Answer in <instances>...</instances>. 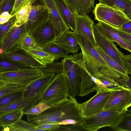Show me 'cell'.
<instances>
[{"label": "cell", "instance_id": "2e32d148", "mask_svg": "<svg viewBox=\"0 0 131 131\" xmlns=\"http://www.w3.org/2000/svg\"><path fill=\"white\" fill-rule=\"evenodd\" d=\"M75 26L73 31L84 37L93 45H96L93 34L94 21L87 15H74Z\"/></svg>", "mask_w": 131, "mask_h": 131}, {"label": "cell", "instance_id": "d6a6232c", "mask_svg": "<svg viewBox=\"0 0 131 131\" xmlns=\"http://www.w3.org/2000/svg\"><path fill=\"white\" fill-rule=\"evenodd\" d=\"M24 90L8 95L0 99V108L12 103L23 101L22 95Z\"/></svg>", "mask_w": 131, "mask_h": 131}, {"label": "cell", "instance_id": "ab89813d", "mask_svg": "<svg viewBox=\"0 0 131 131\" xmlns=\"http://www.w3.org/2000/svg\"><path fill=\"white\" fill-rule=\"evenodd\" d=\"M15 0H4L0 6V15L5 12H10L13 8Z\"/></svg>", "mask_w": 131, "mask_h": 131}, {"label": "cell", "instance_id": "e0dca14e", "mask_svg": "<svg viewBox=\"0 0 131 131\" xmlns=\"http://www.w3.org/2000/svg\"><path fill=\"white\" fill-rule=\"evenodd\" d=\"M48 19L47 7L43 4H32L28 19L26 23V32L29 33Z\"/></svg>", "mask_w": 131, "mask_h": 131}, {"label": "cell", "instance_id": "ba28073f", "mask_svg": "<svg viewBox=\"0 0 131 131\" xmlns=\"http://www.w3.org/2000/svg\"><path fill=\"white\" fill-rule=\"evenodd\" d=\"M103 88H98L96 94L88 101L80 104L83 117L92 116L104 111L112 91Z\"/></svg>", "mask_w": 131, "mask_h": 131}, {"label": "cell", "instance_id": "74e56055", "mask_svg": "<svg viewBox=\"0 0 131 131\" xmlns=\"http://www.w3.org/2000/svg\"><path fill=\"white\" fill-rule=\"evenodd\" d=\"M86 130L82 123L75 124L60 125L56 131H73Z\"/></svg>", "mask_w": 131, "mask_h": 131}, {"label": "cell", "instance_id": "d590c367", "mask_svg": "<svg viewBox=\"0 0 131 131\" xmlns=\"http://www.w3.org/2000/svg\"><path fill=\"white\" fill-rule=\"evenodd\" d=\"M16 15L12 16L7 22L0 24V46L9 29L14 24Z\"/></svg>", "mask_w": 131, "mask_h": 131}, {"label": "cell", "instance_id": "4316f807", "mask_svg": "<svg viewBox=\"0 0 131 131\" xmlns=\"http://www.w3.org/2000/svg\"><path fill=\"white\" fill-rule=\"evenodd\" d=\"M19 118L14 123L11 124L4 129V131H42L43 130L38 128L34 123H29Z\"/></svg>", "mask_w": 131, "mask_h": 131}, {"label": "cell", "instance_id": "7c38bea8", "mask_svg": "<svg viewBox=\"0 0 131 131\" xmlns=\"http://www.w3.org/2000/svg\"><path fill=\"white\" fill-rule=\"evenodd\" d=\"M26 32V23L20 24L14 22L0 46V53L11 51L18 48L20 39Z\"/></svg>", "mask_w": 131, "mask_h": 131}, {"label": "cell", "instance_id": "52a82bcc", "mask_svg": "<svg viewBox=\"0 0 131 131\" xmlns=\"http://www.w3.org/2000/svg\"><path fill=\"white\" fill-rule=\"evenodd\" d=\"M121 113L113 111L104 110L90 116L83 117L82 123L87 131H96L103 127H111Z\"/></svg>", "mask_w": 131, "mask_h": 131}, {"label": "cell", "instance_id": "c3c4849f", "mask_svg": "<svg viewBox=\"0 0 131 131\" xmlns=\"http://www.w3.org/2000/svg\"><path fill=\"white\" fill-rule=\"evenodd\" d=\"M0 131H4V129L0 123Z\"/></svg>", "mask_w": 131, "mask_h": 131}, {"label": "cell", "instance_id": "484cf974", "mask_svg": "<svg viewBox=\"0 0 131 131\" xmlns=\"http://www.w3.org/2000/svg\"><path fill=\"white\" fill-rule=\"evenodd\" d=\"M127 111L120 114L115 123L111 127L113 130L131 131V114Z\"/></svg>", "mask_w": 131, "mask_h": 131}, {"label": "cell", "instance_id": "f6af8a7d", "mask_svg": "<svg viewBox=\"0 0 131 131\" xmlns=\"http://www.w3.org/2000/svg\"><path fill=\"white\" fill-rule=\"evenodd\" d=\"M12 17L8 12H5L0 15V24H3L8 22Z\"/></svg>", "mask_w": 131, "mask_h": 131}, {"label": "cell", "instance_id": "681fc988", "mask_svg": "<svg viewBox=\"0 0 131 131\" xmlns=\"http://www.w3.org/2000/svg\"><path fill=\"white\" fill-rule=\"evenodd\" d=\"M4 0H0V6Z\"/></svg>", "mask_w": 131, "mask_h": 131}, {"label": "cell", "instance_id": "f546056e", "mask_svg": "<svg viewBox=\"0 0 131 131\" xmlns=\"http://www.w3.org/2000/svg\"><path fill=\"white\" fill-rule=\"evenodd\" d=\"M26 51L45 64L54 62L55 60L53 56L43 51L41 48L36 45Z\"/></svg>", "mask_w": 131, "mask_h": 131}, {"label": "cell", "instance_id": "8d00e7d4", "mask_svg": "<svg viewBox=\"0 0 131 131\" xmlns=\"http://www.w3.org/2000/svg\"><path fill=\"white\" fill-rule=\"evenodd\" d=\"M50 107L41 101L37 105L24 112V114L38 115Z\"/></svg>", "mask_w": 131, "mask_h": 131}, {"label": "cell", "instance_id": "60d3db41", "mask_svg": "<svg viewBox=\"0 0 131 131\" xmlns=\"http://www.w3.org/2000/svg\"><path fill=\"white\" fill-rule=\"evenodd\" d=\"M31 0H15L14 5L10 14L12 17L16 15L19 10Z\"/></svg>", "mask_w": 131, "mask_h": 131}, {"label": "cell", "instance_id": "d4e9b609", "mask_svg": "<svg viewBox=\"0 0 131 131\" xmlns=\"http://www.w3.org/2000/svg\"><path fill=\"white\" fill-rule=\"evenodd\" d=\"M94 46L111 69L123 76H128L127 72L100 47L96 45Z\"/></svg>", "mask_w": 131, "mask_h": 131}, {"label": "cell", "instance_id": "83f0119b", "mask_svg": "<svg viewBox=\"0 0 131 131\" xmlns=\"http://www.w3.org/2000/svg\"><path fill=\"white\" fill-rule=\"evenodd\" d=\"M43 51L53 56L55 60L67 57L69 52L64 49L54 41L41 48Z\"/></svg>", "mask_w": 131, "mask_h": 131}, {"label": "cell", "instance_id": "9a60e30c", "mask_svg": "<svg viewBox=\"0 0 131 131\" xmlns=\"http://www.w3.org/2000/svg\"><path fill=\"white\" fill-rule=\"evenodd\" d=\"M47 8L48 20L53 27L56 37L69 29L62 17L55 0H41Z\"/></svg>", "mask_w": 131, "mask_h": 131}, {"label": "cell", "instance_id": "8fae6325", "mask_svg": "<svg viewBox=\"0 0 131 131\" xmlns=\"http://www.w3.org/2000/svg\"><path fill=\"white\" fill-rule=\"evenodd\" d=\"M93 28L96 45L100 47L127 72L124 64V53L119 50L116 45L114 42L107 38L101 33L95 24H93Z\"/></svg>", "mask_w": 131, "mask_h": 131}, {"label": "cell", "instance_id": "277c9868", "mask_svg": "<svg viewBox=\"0 0 131 131\" xmlns=\"http://www.w3.org/2000/svg\"><path fill=\"white\" fill-rule=\"evenodd\" d=\"M69 96V83L65 75L62 72L55 75L41 101L50 107L67 100Z\"/></svg>", "mask_w": 131, "mask_h": 131}, {"label": "cell", "instance_id": "ffe728a7", "mask_svg": "<svg viewBox=\"0 0 131 131\" xmlns=\"http://www.w3.org/2000/svg\"><path fill=\"white\" fill-rule=\"evenodd\" d=\"M98 87L93 79V76L87 71L83 61L81 79L79 91L78 95L83 96L90 93L96 91Z\"/></svg>", "mask_w": 131, "mask_h": 131}, {"label": "cell", "instance_id": "bcb514c9", "mask_svg": "<svg viewBox=\"0 0 131 131\" xmlns=\"http://www.w3.org/2000/svg\"><path fill=\"white\" fill-rule=\"evenodd\" d=\"M125 32L131 34V20L124 23L119 29Z\"/></svg>", "mask_w": 131, "mask_h": 131}, {"label": "cell", "instance_id": "ac0fdd59", "mask_svg": "<svg viewBox=\"0 0 131 131\" xmlns=\"http://www.w3.org/2000/svg\"><path fill=\"white\" fill-rule=\"evenodd\" d=\"M54 41L69 53H77L80 48L75 34L73 31H70L69 29L57 37Z\"/></svg>", "mask_w": 131, "mask_h": 131}, {"label": "cell", "instance_id": "5b68a950", "mask_svg": "<svg viewBox=\"0 0 131 131\" xmlns=\"http://www.w3.org/2000/svg\"><path fill=\"white\" fill-rule=\"evenodd\" d=\"M93 12L95 20L118 29L131 20L122 11L100 3L96 4Z\"/></svg>", "mask_w": 131, "mask_h": 131}, {"label": "cell", "instance_id": "f1b7e54d", "mask_svg": "<svg viewBox=\"0 0 131 131\" xmlns=\"http://www.w3.org/2000/svg\"><path fill=\"white\" fill-rule=\"evenodd\" d=\"M18 70H36L32 66L16 63L0 56V73Z\"/></svg>", "mask_w": 131, "mask_h": 131}, {"label": "cell", "instance_id": "4fadbf2b", "mask_svg": "<svg viewBox=\"0 0 131 131\" xmlns=\"http://www.w3.org/2000/svg\"><path fill=\"white\" fill-rule=\"evenodd\" d=\"M28 33L36 45L40 48L54 42L57 37L53 26L48 19Z\"/></svg>", "mask_w": 131, "mask_h": 131}, {"label": "cell", "instance_id": "cb8c5ba5", "mask_svg": "<svg viewBox=\"0 0 131 131\" xmlns=\"http://www.w3.org/2000/svg\"><path fill=\"white\" fill-rule=\"evenodd\" d=\"M99 3L120 10L131 20V0H98Z\"/></svg>", "mask_w": 131, "mask_h": 131}, {"label": "cell", "instance_id": "b9f144b4", "mask_svg": "<svg viewBox=\"0 0 131 131\" xmlns=\"http://www.w3.org/2000/svg\"><path fill=\"white\" fill-rule=\"evenodd\" d=\"M36 125L38 128L44 131H56L60 125L57 123H46Z\"/></svg>", "mask_w": 131, "mask_h": 131}, {"label": "cell", "instance_id": "ee69618b", "mask_svg": "<svg viewBox=\"0 0 131 131\" xmlns=\"http://www.w3.org/2000/svg\"><path fill=\"white\" fill-rule=\"evenodd\" d=\"M115 28L116 32L124 40L131 42V34L123 31L120 30Z\"/></svg>", "mask_w": 131, "mask_h": 131}, {"label": "cell", "instance_id": "30bf717a", "mask_svg": "<svg viewBox=\"0 0 131 131\" xmlns=\"http://www.w3.org/2000/svg\"><path fill=\"white\" fill-rule=\"evenodd\" d=\"M131 105V90L124 88L112 91L104 108L121 113L127 111Z\"/></svg>", "mask_w": 131, "mask_h": 131}, {"label": "cell", "instance_id": "7402d4cb", "mask_svg": "<svg viewBox=\"0 0 131 131\" xmlns=\"http://www.w3.org/2000/svg\"><path fill=\"white\" fill-rule=\"evenodd\" d=\"M60 14L67 27L72 30H75L74 15L71 12L63 0H55Z\"/></svg>", "mask_w": 131, "mask_h": 131}, {"label": "cell", "instance_id": "836d02e7", "mask_svg": "<svg viewBox=\"0 0 131 131\" xmlns=\"http://www.w3.org/2000/svg\"><path fill=\"white\" fill-rule=\"evenodd\" d=\"M33 37L27 32L21 37L18 45V48L27 51L36 46Z\"/></svg>", "mask_w": 131, "mask_h": 131}, {"label": "cell", "instance_id": "4dcf8cb0", "mask_svg": "<svg viewBox=\"0 0 131 131\" xmlns=\"http://www.w3.org/2000/svg\"><path fill=\"white\" fill-rule=\"evenodd\" d=\"M34 67L43 74L53 73L56 75L63 72L62 65L61 62H53L44 66Z\"/></svg>", "mask_w": 131, "mask_h": 131}, {"label": "cell", "instance_id": "7dc6e473", "mask_svg": "<svg viewBox=\"0 0 131 131\" xmlns=\"http://www.w3.org/2000/svg\"><path fill=\"white\" fill-rule=\"evenodd\" d=\"M7 84L3 82L2 81L0 80V90L5 86Z\"/></svg>", "mask_w": 131, "mask_h": 131}, {"label": "cell", "instance_id": "f35d334b", "mask_svg": "<svg viewBox=\"0 0 131 131\" xmlns=\"http://www.w3.org/2000/svg\"><path fill=\"white\" fill-rule=\"evenodd\" d=\"M26 105V103L23 101L15 102L0 108V115L7 112L19 107Z\"/></svg>", "mask_w": 131, "mask_h": 131}, {"label": "cell", "instance_id": "9c48e42d", "mask_svg": "<svg viewBox=\"0 0 131 131\" xmlns=\"http://www.w3.org/2000/svg\"><path fill=\"white\" fill-rule=\"evenodd\" d=\"M43 74L37 70H18L0 72V80L6 84L24 88Z\"/></svg>", "mask_w": 131, "mask_h": 131}, {"label": "cell", "instance_id": "7bdbcfd3", "mask_svg": "<svg viewBox=\"0 0 131 131\" xmlns=\"http://www.w3.org/2000/svg\"><path fill=\"white\" fill-rule=\"evenodd\" d=\"M124 62L128 74H131V56L130 54H124Z\"/></svg>", "mask_w": 131, "mask_h": 131}, {"label": "cell", "instance_id": "6da1fadb", "mask_svg": "<svg viewBox=\"0 0 131 131\" xmlns=\"http://www.w3.org/2000/svg\"><path fill=\"white\" fill-rule=\"evenodd\" d=\"M28 121L36 125L57 123L60 125L82 123L83 116L80 107L74 97L51 106L38 115H26Z\"/></svg>", "mask_w": 131, "mask_h": 131}, {"label": "cell", "instance_id": "d6986e66", "mask_svg": "<svg viewBox=\"0 0 131 131\" xmlns=\"http://www.w3.org/2000/svg\"><path fill=\"white\" fill-rule=\"evenodd\" d=\"M97 28L105 37L113 42L117 43L121 47L131 52V42L122 38L112 27L101 22L95 24Z\"/></svg>", "mask_w": 131, "mask_h": 131}, {"label": "cell", "instance_id": "1f68e13d", "mask_svg": "<svg viewBox=\"0 0 131 131\" xmlns=\"http://www.w3.org/2000/svg\"><path fill=\"white\" fill-rule=\"evenodd\" d=\"M37 0H31L19 10L16 14L15 23L22 24L27 22L30 14L31 6Z\"/></svg>", "mask_w": 131, "mask_h": 131}, {"label": "cell", "instance_id": "44dd1931", "mask_svg": "<svg viewBox=\"0 0 131 131\" xmlns=\"http://www.w3.org/2000/svg\"><path fill=\"white\" fill-rule=\"evenodd\" d=\"M74 15H88L94 7L95 0H63Z\"/></svg>", "mask_w": 131, "mask_h": 131}, {"label": "cell", "instance_id": "e575fe53", "mask_svg": "<svg viewBox=\"0 0 131 131\" xmlns=\"http://www.w3.org/2000/svg\"><path fill=\"white\" fill-rule=\"evenodd\" d=\"M25 88L18 85L7 84L0 90V100L10 94L23 91Z\"/></svg>", "mask_w": 131, "mask_h": 131}, {"label": "cell", "instance_id": "8992f818", "mask_svg": "<svg viewBox=\"0 0 131 131\" xmlns=\"http://www.w3.org/2000/svg\"><path fill=\"white\" fill-rule=\"evenodd\" d=\"M83 62L81 52L74 54L69 62L66 70L63 72L68 81L70 95L75 97L78 95L81 83Z\"/></svg>", "mask_w": 131, "mask_h": 131}, {"label": "cell", "instance_id": "5bb4252c", "mask_svg": "<svg viewBox=\"0 0 131 131\" xmlns=\"http://www.w3.org/2000/svg\"><path fill=\"white\" fill-rule=\"evenodd\" d=\"M0 56L16 63L30 66L34 67L45 65L26 51L19 48L11 51L0 53Z\"/></svg>", "mask_w": 131, "mask_h": 131}, {"label": "cell", "instance_id": "3957f363", "mask_svg": "<svg viewBox=\"0 0 131 131\" xmlns=\"http://www.w3.org/2000/svg\"><path fill=\"white\" fill-rule=\"evenodd\" d=\"M55 74L53 73L43 74L33 80L25 88L22 99L26 105L24 112L38 104L41 101L47 88L54 79Z\"/></svg>", "mask_w": 131, "mask_h": 131}, {"label": "cell", "instance_id": "603a6c76", "mask_svg": "<svg viewBox=\"0 0 131 131\" xmlns=\"http://www.w3.org/2000/svg\"><path fill=\"white\" fill-rule=\"evenodd\" d=\"M25 107L21 106L0 115V123L4 130L22 117Z\"/></svg>", "mask_w": 131, "mask_h": 131}, {"label": "cell", "instance_id": "7a4b0ae2", "mask_svg": "<svg viewBox=\"0 0 131 131\" xmlns=\"http://www.w3.org/2000/svg\"><path fill=\"white\" fill-rule=\"evenodd\" d=\"M76 35L86 68L91 75L96 78L102 69L110 67L93 45L83 36Z\"/></svg>", "mask_w": 131, "mask_h": 131}]
</instances>
